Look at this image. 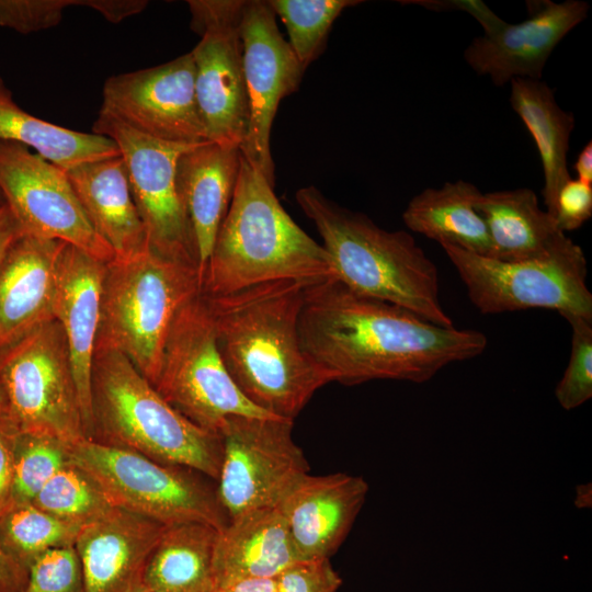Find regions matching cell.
<instances>
[{
  "label": "cell",
  "instance_id": "17",
  "mask_svg": "<svg viewBox=\"0 0 592 592\" xmlns=\"http://www.w3.org/2000/svg\"><path fill=\"white\" fill-rule=\"evenodd\" d=\"M528 18L510 24L488 5L476 20L483 34L471 41L464 59L498 87L515 78L539 80L545 65L562 38L588 16L589 4L580 0L528 2Z\"/></svg>",
  "mask_w": 592,
  "mask_h": 592
},
{
  "label": "cell",
  "instance_id": "34",
  "mask_svg": "<svg viewBox=\"0 0 592 592\" xmlns=\"http://www.w3.org/2000/svg\"><path fill=\"white\" fill-rule=\"evenodd\" d=\"M563 318L571 327V350L555 396L560 407L573 410L592 397V320L577 315Z\"/></svg>",
  "mask_w": 592,
  "mask_h": 592
},
{
  "label": "cell",
  "instance_id": "15",
  "mask_svg": "<svg viewBox=\"0 0 592 592\" xmlns=\"http://www.w3.org/2000/svg\"><path fill=\"white\" fill-rule=\"evenodd\" d=\"M99 114L166 143L209 141L196 100L191 52L159 66L109 77Z\"/></svg>",
  "mask_w": 592,
  "mask_h": 592
},
{
  "label": "cell",
  "instance_id": "13",
  "mask_svg": "<svg viewBox=\"0 0 592 592\" xmlns=\"http://www.w3.org/2000/svg\"><path fill=\"white\" fill-rule=\"evenodd\" d=\"M0 191L24 235L64 241L105 263L114 259L65 170L29 147L0 141Z\"/></svg>",
  "mask_w": 592,
  "mask_h": 592
},
{
  "label": "cell",
  "instance_id": "37",
  "mask_svg": "<svg viewBox=\"0 0 592 592\" xmlns=\"http://www.w3.org/2000/svg\"><path fill=\"white\" fill-rule=\"evenodd\" d=\"M275 581L276 592H337L342 583L329 559L297 561Z\"/></svg>",
  "mask_w": 592,
  "mask_h": 592
},
{
  "label": "cell",
  "instance_id": "35",
  "mask_svg": "<svg viewBox=\"0 0 592 592\" xmlns=\"http://www.w3.org/2000/svg\"><path fill=\"white\" fill-rule=\"evenodd\" d=\"M21 592H82L81 568L75 546L55 548L29 568Z\"/></svg>",
  "mask_w": 592,
  "mask_h": 592
},
{
  "label": "cell",
  "instance_id": "21",
  "mask_svg": "<svg viewBox=\"0 0 592 592\" xmlns=\"http://www.w3.org/2000/svg\"><path fill=\"white\" fill-rule=\"evenodd\" d=\"M66 242L22 235L0 261V353L54 319L56 264Z\"/></svg>",
  "mask_w": 592,
  "mask_h": 592
},
{
  "label": "cell",
  "instance_id": "39",
  "mask_svg": "<svg viewBox=\"0 0 592 592\" xmlns=\"http://www.w3.org/2000/svg\"><path fill=\"white\" fill-rule=\"evenodd\" d=\"M19 433L5 412H0V516L12 503L14 449Z\"/></svg>",
  "mask_w": 592,
  "mask_h": 592
},
{
  "label": "cell",
  "instance_id": "36",
  "mask_svg": "<svg viewBox=\"0 0 592 592\" xmlns=\"http://www.w3.org/2000/svg\"><path fill=\"white\" fill-rule=\"evenodd\" d=\"M70 7H86V0H0V26L22 34L48 30Z\"/></svg>",
  "mask_w": 592,
  "mask_h": 592
},
{
  "label": "cell",
  "instance_id": "33",
  "mask_svg": "<svg viewBox=\"0 0 592 592\" xmlns=\"http://www.w3.org/2000/svg\"><path fill=\"white\" fill-rule=\"evenodd\" d=\"M67 445L46 435L18 434L11 504L33 502L47 481L69 462Z\"/></svg>",
  "mask_w": 592,
  "mask_h": 592
},
{
  "label": "cell",
  "instance_id": "24",
  "mask_svg": "<svg viewBox=\"0 0 592 592\" xmlns=\"http://www.w3.org/2000/svg\"><path fill=\"white\" fill-rule=\"evenodd\" d=\"M88 219L116 259L135 257L148 248L121 155L65 170Z\"/></svg>",
  "mask_w": 592,
  "mask_h": 592
},
{
  "label": "cell",
  "instance_id": "31",
  "mask_svg": "<svg viewBox=\"0 0 592 592\" xmlns=\"http://www.w3.org/2000/svg\"><path fill=\"white\" fill-rule=\"evenodd\" d=\"M32 503L80 527L102 519L115 508L101 487L70 460L47 481Z\"/></svg>",
  "mask_w": 592,
  "mask_h": 592
},
{
  "label": "cell",
  "instance_id": "6",
  "mask_svg": "<svg viewBox=\"0 0 592 592\" xmlns=\"http://www.w3.org/2000/svg\"><path fill=\"white\" fill-rule=\"evenodd\" d=\"M200 287L195 265L149 249L106 262L95 349L119 352L155 386L173 318Z\"/></svg>",
  "mask_w": 592,
  "mask_h": 592
},
{
  "label": "cell",
  "instance_id": "8",
  "mask_svg": "<svg viewBox=\"0 0 592 592\" xmlns=\"http://www.w3.org/2000/svg\"><path fill=\"white\" fill-rule=\"evenodd\" d=\"M153 387L182 415L213 433L231 415L277 418L248 400L230 377L217 346L213 316L201 292L189 298L173 318Z\"/></svg>",
  "mask_w": 592,
  "mask_h": 592
},
{
  "label": "cell",
  "instance_id": "44",
  "mask_svg": "<svg viewBox=\"0 0 592 592\" xmlns=\"http://www.w3.org/2000/svg\"><path fill=\"white\" fill-rule=\"evenodd\" d=\"M573 169L577 179L592 185V141H588L578 153Z\"/></svg>",
  "mask_w": 592,
  "mask_h": 592
},
{
  "label": "cell",
  "instance_id": "42",
  "mask_svg": "<svg viewBox=\"0 0 592 592\" xmlns=\"http://www.w3.org/2000/svg\"><path fill=\"white\" fill-rule=\"evenodd\" d=\"M22 235L24 232L10 207L7 204L0 207V261L11 243Z\"/></svg>",
  "mask_w": 592,
  "mask_h": 592
},
{
  "label": "cell",
  "instance_id": "11",
  "mask_svg": "<svg viewBox=\"0 0 592 592\" xmlns=\"http://www.w3.org/2000/svg\"><path fill=\"white\" fill-rule=\"evenodd\" d=\"M294 421L231 415L218 429L223 458L216 492L228 520L276 506L309 474L292 436Z\"/></svg>",
  "mask_w": 592,
  "mask_h": 592
},
{
  "label": "cell",
  "instance_id": "5",
  "mask_svg": "<svg viewBox=\"0 0 592 592\" xmlns=\"http://www.w3.org/2000/svg\"><path fill=\"white\" fill-rule=\"evenodd\" d=\"M90 409L89 440L217 480L223 458L219 434L177 411L119 352L94 350Z\"/></svg>",
  "mask_w": 592,
  "mask_h": 592
},
{
  "label": "cell",
  "instance_id": "30",
  "mask_svg": "<svg viewBox=\"0 0 592 592\" xmlns=\"http://www.w3.org/2000/svg\"><path fill=\"white\" fill-rule=\"evenodd\" d=\"M81 528L33 503L11 504L0 516V547L29 571L46 551L73 546Z\"/></svg>",
  "mask_w": 592,
  "mask_h": 592
},
{
  "label": "cell",
  "instance_id": "22",
  "mask_svg": "<svg viewBox=\"0 0 592 592\" xmlns=\"http://www.w3.org/2000/svg\"><path fill=\"white\" fill-rule=\"evenodd\" d=\"M240 160L238 147L213 141L194 145L178 159L175 184L195 250L200 282L231 203Z\"/></svg>",
  "mask_w": 592,
  "mask_h": 592
},
{
  "label": "cell",
  "instance_id": "9",
  "mask_svg": "<svg viewBox=\"0 0 592 592\" xmlns=\"http://www.w3.org/2000/svg\"><path fill=\"white\" fill-rule=\"evenodd\" d=\"M0 384L4 412L20 433L67 444L86 439L68 343L55 318L0 353Z\"/></svg>",
  "mask_w": 592,
  "mask_h": 592
},
{
  "label": "cell",
  "instance_id": "1",
  "mask_svg": "<svg viewBox=\"0 0 592 592\" xmlns=\"http://www.w3.org/2000/svg\"><path fill=\"white\" fill-rule=\"evenodd\" d=\"M304 350L343 385L374 379L425 383L451 363L481 354L487 337L442 327L394 304L353 292L335 277L306 286Z\"/></svg>",
  "mask_w": 592,
  "mask_h": 592
},
{
  "label": "cell",
  "instance_id": "16",
  "mask_svg": "<svg viewBox=\"0 0 592 592\" xmlns=\"http://www.w3.org/2000/svg\"><path fill=\"white\" fill-rule=\"evenodd\" d=\"M267 1L244 0L240 20L249 125L240 152L274 185L270 138L282 99L298 89L305 69L277 29Z\"/></svg>",
  "mask_w": 592,
  "mask_h": 592
},
{
  "label": "cell",
  "instance_id": "41",
  "mask_svg": "<svg viewBox=\"0 0 592 592\" xmlns=\"http://www.w3.org/2000/svg\"><path fill=\"white\" fill-rule=\"evenodd\" d=\"M29 571L10 558L0 547V592H21Z\"/></svg>",
  "mask_w": 592,
  "mask_h": 592
},
{
  "label": "cell",
  "instance_id": "38",
  "mask_svg": "<svg viewBox=\"0 0 592 592\" xmlns=\"http://www.w3.org/2000/svg\"><path fill=\"white\" fill-rule=\"evenodd\" d=\"M592 216V185L578 179H568L559 189L554 219L566 232L580 228Z\"/></svg>",
  "mask_w": 592,
  "mask_h": 592
},
{
  "label": "cell",
  "instance_id": "28",
  "mask_svg": "<svg viewBox=\"0 0 592 592\" xmlns=\"http://www.w3.org/2000/svg\"><path fill=\"white\" fill-rule=\"evenodd\" d=\"M218 532L201 522L166 526L147 559L144 584L152 592H214Z\"/></svg>",
  "mask_w": 592,
  "mask_h": 592
},
{
  "label": "cell",
  "instance_id": "20",
  "mask_svg": "<svg viewBox=\"0 0 592 592\" xmlns=\"http://www.w3.org/2000/svg\"><path fill=\"white\" fill-rule=\"evenodd\" d=\"M105 262L65 243L56 264L54 318L65 333L81 401L86 439L91 434L90 379L101 316Z\"/></svg>",
  "mask_w": 592,
  "mask_h": 592
},
{
  "label": "cell",
  "instance_id": "12",
  "mask_svg": "<svg viewBox=\"0 0 592 592\" xmlns=\"http://www.w3.org/2000/svg\"><path fill=\"white\" fill-rule=\"evenodd\" d=\"M195 94L209 141L238 147L249 125L240 20L244 0H189Z\"/></svg>",
  "mask_w": 592,
  "mask_h": 592
},
{
  "label": "cell",
  "instance_id": "40",
  "mask_svg": "<svg viewBox=\"0 0 592 592\" xmlns=\"http://www.w3.org/2000/svg\"><path fill=\"white\" fill-rule=\"evenodd\" d=\"M146 0H87L86 7L98 11L111 23L138 14L145 10Z\"/></svg>",
  "mask_w": 592,
  "mask_h": 592
},
{
  "label": "cell",
  "instance_id": "18",
  "mask_svg": "<svg viewBox=\"0 0 592 592\" xmlns=\"http://www.w3.org/2000/svg\"><path fill=\"white\" fill-rule=\"evenodd\" d=\"M368 493L360 476L306 475L278 504L299 560L330 559L349 535Z\"/></svg>",
  "mask_w": 592,
  "mask_h": 592
},
{
  "label": "cell",
  "instance_id": "14",
  "mask_svg": "<svg viewBox=\"0 0 592 592\" xmlns=\"http://www.w3.org/2000/svg\"><path fill=\"white\" fill-rule=\"evenodd\" d=\"M92 129L93 134L111 138L119 150L149 250L198 269L175 184L178 159L194 145L157 140L102 114Z\"/></svg>",
  "mask_w": 592,
  "mask_h": 592
},
{
  "label": "cell",
  "instance_id": "2",
  "mask_svg": "<svg viewBox=\"0 0 592 592\" xmlns=\"http://www.w3.org/2000/svg\"><path fill=\"white\" fill-rule=\"evenodd\" d=\"M311 283L275 281L204 296L230 377L254 406L294 421L332 377L304 350L299 318Z\"/></svg>",
  "mask_w": 592,
  "mask_h": 592
},
{
  "label": "cell",
  "instance_id": "23",
  "mask_svg": "<svg viewBox=\"0 0 592 592\" xmlns=\"http://www.w3.org/2000/svg\"><path fill=\"white\" fill-rule=\"evenodd\" d=\"M300 561L280 506L247 511L218 532L213 573L215 589L247 579H275Z\"/></svg>",
  "mask_w": 592,
  "mask_h": 592
},
{
  "label": "cell",
  "instance_id": "47",
  "mask_svg": "<svg viewBox=\"0 0 592 592\" xmlns=\"http://www.w3.org/2000/svg\"><path fill=\"white\" fill-rule=\"evenodd\" d=\"M132 592H152L144 582H140Z\"/></svg>",
  "mask_w": 592,
  "mask_h": 592
},
{
  "label": "cell",
  "instance_id": "4",
  "mask_svg": "<svg viewBox=\"0 0 592 592\" xmlns=\"http://www.w3.org/2000/svg\"><path fill=\"white\" fill-rule=\"evenodd\" d=\"M295 197L323 241L333 277L355 293L453 326L440 300L437 267L409 232L386 230L316 186L299 189Z\"/></svg>",
  "mask_w": 592,
  "mask_h": 592
},
{
  "label": "cell",
  "instance_id": "3",
  "mask_svg": "<svg viewBox=\"0 0 592 592\" xmlns=\"http://www.w3.org/2000/svg\"><path fill=\"white\" fill-rule=\"evenodd\" d=\"M272 185L242 157L231 203L201 277L207 297L275 282L333 276L322 244L287 214Z\"/></svg>",
  "mask_w": 592,
  "mask_h": 592
},
{
  "label": "cell",
  "instance_id": "32",
  "mask_svg": "<svg viewBox=\"0 0 592 592\" xmlns=\"http://www.w3.org/2000/svg\"><path fill=\"white\" fill-rule=\"evenodd\" d=\"M357 0H269L288 33V44L306 70L322 52L335 19Z\"/></svg>",
  "mask_w": 592,
  "mask_h": 592
},
{
  "label": "cell",
  "instance_id": "27",
  "mask_svg": "<svg viewBox=\"0 0 592 592\" xmlns=\"http://www.w3.org/2000/svg\"><path fill=\"white\" fill-rule=\"evenodd\" d=\"M510 86V104L534 139L540 157L545 210L554 218L558 191L571 178L567 155L574 117L558 105L555 92L540 79L515 78Z\"/></svg>",
  "mask_w": 592,
  "mask_h": 592
},
{
  "label": "cell",
  "instance_id": "26",
  "mask_svg": "<svg viewBox=\"0 0 592 592\" xmlns=\"http://www.w3.org/2000/svg\"><path fill=\"white\" fill-rule=\"evenodd\" d=\"M481 194L475 184L464 180L428 187L409 201L402 220L411 231L441 246H455L489 258V232L476 209Z\"/></svg>",
  "mask_w": 592,
  "mask_h": 592
},
{
  "label": "cell",
  "instance_id": "10",
  "mask_svg": "<svg viewBox=\"0 0 592 592\" xmlns=\"http://www.w3.org/2000/svg\"><path fill=\"white\" fill-rule=\"evenodd\" d=\"M474 306L485 315L531 308L592 320V293L582 248L572 240L538 259L505 262L443 244Z\"/></svg>",
  "mask_w": 592,
  "mask_h": 592
},
{
  "label": "cell",
  "instance_id": "7",
  "mask_svg": "<svg viewBox=\"0 0 592 592\" xmlns=\"http://www.w3.org/2000/svg\"><path fill=\"white\" fill-rule=\"evenodd\" d=\"M67 449L69 460L101 487L115 508L164 526L201 522L221 531L228 523L216 488L193 469L89 439L68 444Z\"/></svg>",
  "mask_w": 592,
  "mask_h": 592
},
{
  "label": "cell",
  "instance_id": "19",
  "mask_svg": "<svg viewBox=\"0 0 592 592\" xmlns=\"http://www.w3.org/2000/svg\"><path fill=\"white\" fill-rule=\"evenodd\" d=\"M164 525L114 508L81 528L75 543L82 592H132Z\"/></svg>",
  "mask_w": 592,
  "mask_h": 592
},
{
  "label": "cell",
  "instance_id": "43",
  "mask_svg": "<svg viewBox=\"0 0 592 592\" xmlns=\"http://www.w3.org/2000/svg\"><path fill=\"white\" fill-rule=\"evenodd\" d=\"M221 592H276L275 579H247L219 589Z\"/></svg>",
  "mask_w": 592,
  "mask_h": 592
},
{
  "label": "cell",
  "instance_id": "48",
  "mask_svg": "<svg viewBox=\"0 0 592 592\" xmlns=\"http://www.w3.org/2000/svg\"><path fill=\"white\" fill-rule=\"evenodd\" d=\"M3 205H5V200L0 191V207H2Z\"/></svg>",
  "mask_w": 592,
  "mask_h": 592
},
{
  "label": "cell",
  "instance_id": "25",
  "mask_svg": "<svg viewBox=\"0 0 592 592\" xmlns=\"http://www.w3.org/2000/svg\"><path fill=\"white\" fill-rule=\"evenodd\" d=\"M476 209L489 232L491 259L516 262L544 258L571 241L528 187L482 193Z\"/></svg>",
  "mask_w": 592,
  "mask_h": 592
},
{
  "label": "cell",
  "instance_id": "29",
  "mask_svg": "<svg viewBox=\"0 0 592 592\" xmlns=\"http://www.w3.org/2000/svg\"><path fill=\"white\" fill-rule=\"evenodd\" d=\"M0 141H12L66 170L119 155L107 137L72 130L36 117L20 107L0 77Z\"/></svg>",
  "mask_w": 592,
  "mask_h": 592
},
{
  "label": "cell",
  "instance_id": "46",
  "mask_svg": "<svg viewBox=\"0 0 592 592\" xmlns=\"http://www.w3.org/2000/svg\"><path fill=\"white\" fill-rule=\"evenodd\" d=\"M5 411V396L2 389V386L0 384V412Z\"/></svg>",
  "mask_w": 592,
  "mask_h": 592
},
{
  "label": "cell",
  "instance_id": "49",
  "mask_svg": "<svg viewBox=\"0 0 592 592\" xmlns=\"http://www.w3.org/2000/svg\"><path fill=\"white\" fill-rule=\"evenodd\" d=\"M214 592H221L219 589H215Z\"/></svg>",
  "mask_w": 592,
  "mask_h": 592
},
{
  "label": "cell",
  "instance_id": "45",
  "mask_svg": "<svg viewBox=\"0 0 592 592\" xmlns=\"http://www.w3.org/2000/svg\"><path fill=\"white\" fill-rule=\"evenodd\" d=\"M588 500L591 502V488L588 489V485L579 486L576 494L577 506L588 508Z\"/></svg>",
  "mask_w": 592,
  "mask_h": 592
}]
</instances>
